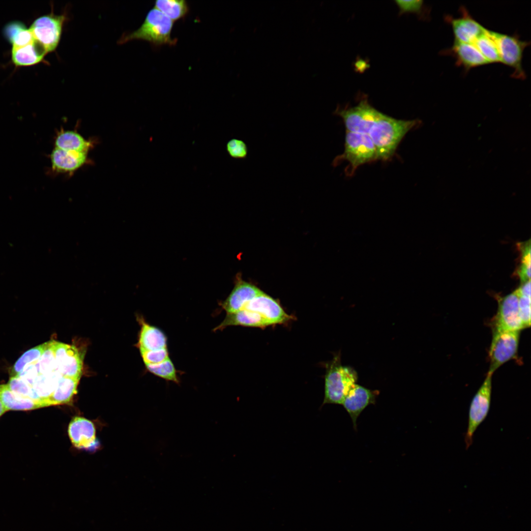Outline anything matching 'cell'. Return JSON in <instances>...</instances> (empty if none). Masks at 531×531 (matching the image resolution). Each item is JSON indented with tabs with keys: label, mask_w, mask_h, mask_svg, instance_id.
Segmentation results:
<instances>
[{
	"label": "cell",
	"mask_w": 531,
	"mask_h": 531,
	"mask_svg": "<svg viewBox=\"0 0 531 531\" xmlns=\"http://www.w3.org/2000/svg\"><path fill=\"white\" fill-rule=\"evenodd\" d=\"M334 114L342 118L347 130L368 136L376 148L378 159L384 160L391 157L406 134L421 123L418 119L390 117L375 109L366 99L354 107H338Z\"/></svg>",
	"instance_id": "obj_1"
},
{
	"label": "cell",
	"mask_w": 531,
	"mask_h": 531,
	"mask_svg": "<svg viewBox=\"0 0 531 531\" xmlns=\"http://www.w3.org/2000/svg\"><path fill=\"white\" fill-rule=\"evenodd\" d=\"M324 377V396L323 405L325 404L341 405L351 389L356 384L358 376L352 367L343 366L340 354H335L333 359L326 363Z\"/></svg>",
	"instance_id": "obj_2"
},
{
	"label": "cell",
	"mask_w": 531,
	"mask_h": 531,
	"mask_svg": "<svg viewBox=\"0 0 531 531\" xmlns=\"http://www.w3.org/2000/svg\"><path fill=\"white\" fill-rule=\"evenodd\" d=\"M377 159L376 148L368 136L347 130L344 151L334 158L332 165L336 167L343 161H348L346 174L350 176L359 166Z\"/></svg>",
	"instance_id": "obj_3"
},
{
	"label": "cell",
	"mask_w": 531,
	"mask_h": 531,
	"mask_svg": "<svg viewBox=\"0 0 531 531\" xmlns=\"http://www.w3.org/2000/svg\"><path fill=\"white\" fill-rule=\"evenodd\" d=\"M174 22L161 12L153 8L148 13L141 26L123 38V42L132 39L147 41L153 45H174L176 39L171 38Z\"/></svg>",
	"instance_id": "obj_4"
},
{
	"label": "cell",
	"mask_w": 531,
	"mask_h": 531,
	"mask_svg": "<svg viewBox=\"0 0 531 531\" xmlns=\"http://www.w3.org/2000/svg\"><path fill=\"white\" fill-rule=\"evenodd\" d=\"M493 373L488 374L470 404L468 424L465 435L466 449L472 444L474 434L487 417L490 410L492 395Z\"/></svg>",
	"instance_id": "obj_5"
},
{
	"label": "cell",
	"mask_w": 531,
	"mask_h": 531,
	"mask_svg": "<svg viewBox=\"0 0 531 531\" xmlns=\"http://www.w3.org/2000/svg\"><path fill=\"white\" fill-rule=\"evenodd\" d=\"M494 40L499 51L501 62L512 68V76L518 79L526 77L522 65V60L525 49L530 44L527 41L521 40L517 35H510L489 30Z\"/></svg>",
	"instance_id": "obj_6"
},
{
	"label": "cell",
	"mask_w": 531,
	"mask_h": 531,
	"mask_svg": "<svg viewBox=\"0 0 531 531\" xmlns=\"http://www.w3.org/2000/svg\"><path fill=\"white\" fill-rule=\"evenodd\" d=\"M520 331L493 330L489 349V370L494 372L517 354Z\"/></svg>",
	"instance_id": "obj_7"
},
{
	"label": "cell",
	"mask_w": 531,
	"mask_h": 531,
	"mask_svg": "<svg viewBox=\"0 0 531 531\" xmlns=\"http://www.w3.org/2000/svg\"><path fill=\"white\" fill-rule=\"evenodd\" d=\"M65 17L53 13L40 16L30 27L34 38L42 45L47 53L57 47L61 35Z\"/></svg>",
	"instance_id": "obj_8"
},
{
	"label": "cell",
	"mask_w": 531,
	"mask_h": 531,
	"mask_svg": "<svg viewBox=\"0 0 531 531\" xmlns=\"http://www.w3.org/2000/svg\"><path fill=\"white\" fill-rule=\"evenodd\" d=\"M524 329L519 309V297L515 290L500 298L493 319V330L521 331Z\"/></svg>",
	"instance_id": "obj_9"
},
{
	"label": "cell",
	"mask_w": 531,
	"mask_h": 531,
	"mask_svg": "<svg viewBox=\"0 0 531 531\" xmlns=\"http://www.w3.org/2000/svg\"><path fill=\"white\" fill-rule=\"evenodd\" d=\"M243 309L258 313L270 325L287 324L295 319L284 311L278 301L263 291L250 301Z\"/></svg>",
	"instance_id": "obj_10"
},
{
	"label": "cell",
	"mask_w": 531,
	"mask_h": 531,
	"mask_svg": "<svg viewBox=\"0 0 531 531\" xmlns=\"http://www.w3.org/2000/svg\"><path fill=\"white\" fill-rule=\"evenodd\" d=\"M54 347L57 368L61 375L80 379L83 358L77 347L56 341Z\"/></svg>",
	"instance_id": "obj_11"
},
{
	"label": "cell",
	"mask_w": 531,
	"mask_h": 531,
	"mask_svg": "<svg viewBox=\"0 0 531 531\" xmlns=\"http://www.w3.org/2000/svg\"><path fill=\"white\" fill-rule=\"evenodd\" d=\"M378 391L356 384L345 397L341 405L350 415L355 430L358 417L368 406L375 403Z\"/></svg>",
	"instance_id": "obj_12"
},
{
	"label": "cell",
	"mask_w": 531,
	"mask_h": 531,
	"mask_svg": "<svg viewBox=\"0 0 531 531\" xmlns=\"http://www.w3.org/2000/svg\"><path fill=\"white\" fill-rule=\"evenodd\" d=\"M262 292L256 286L238 277L229 295L220 302L219 305L226 314L234 313L243 309L250 301Z\"/></svg>",
	"instance_id": "obj_13"
},
{
	"label": "cell",
	"mask_w": 531,
	"mask_h": 531,
	"mask_svg": "<svg viewBox=\"0 0 531 531\" xmlns=\"http://www.w3.org/2000/svg\"><path fill=\"white\" fill-rule=\"evenodd\" d=\"M462 12L461 17L454 18L448 16L446 20L451 26L455 41L473 43L484 33L486 29L470 15L464 8Z\"/></svg>",
	"instance_id": "obj_14"
},
{
	"label": "cell",
	"mask_w": 531,
	"mask_h": 531,
	"mask_svg": "<svg viewBox=\"0 0 531 531\" xmlns=\"http://www.w3.org/2000/svg\"><path fill=\"white\" fill-rule=\"evenodd\" d=\"M72 443L78 448H90L96 442L95 429L93 423L83 417L72 419L68 428Z\"/></svg>",
	"instance_id": "obj_15"
},
{
	"label": "cell",
	"mask_w": 531,
	"mask_h": 531,
	"mask_svg": "<svg viewBox=\"0 0 531 531\" xmlns=\"http://www.w3.org/2000/svg\"><path fill=\"white\" fill-rule=\"evenodd\" d=\"M141 329L138 347L140 352L157 351L168 349L167 337L159 328L139 318Z\"/></svg>",
	"instance_id": "obj_16"
},
{
	"label": "cell",
	"mask_w": 531,
	"mask_h": 531,
	"mask_svg": "<svg viewBox=\"0 0 531 531\" xmlns=\"http://www.w3.org/2000/svg\"><path fill=\"white\" fill-rule=\"evenodd\" d=\"M446 52L455 58L457 64L467 70L489 63L473 43L454 41Z\"/></svg>",
	"instance_id": "obj_17"
},
{
	"label": "cell",
	"mask_w": 531,
	"mask_h": 531,
	"mask_svg": "<svg viewBox=\"0 0 531 531\" xmlns=\"http://www.w3.org/2000/svg\"><path fill=\"white\" fill-rule=\"evenodd\" d=\"M87 155V153L67 151L55 147L50 155L52 169L58 173H73L86 163Z\"/></svg>",
	"instance_id": "obj_18"
},
{
	"label": "cell",
	"mask_w": 531,
	"mask_h": 531,
	"mask_svg": "<svg viewBox=\"0 0 531 531\" xmlns=\"http://www.w3.org/2000/svg\"><path fill=\"white\" fill-rule=\"evenodd\" d=\"M231 326H241L264 328L270 326L268 323L258 313L246 310L226 314L223 321L213 329V331L223 330Z\"/></svg>",
	"instance_id": "obj_19"
},
{
	"label": "cell",
	"mask_w": 531,
	"mask_h": 531,
	"mask_svg": "<svg viewBox=\"0 0 531 531\" xmlns=\"http://www.w3.org/2000/svg\"><path fill=\"white\" fill-rule=\"evenodd\" d=\"M47 51L35 39L21 47H12L11 59L16 66H27L39 63L47 54Z\"/></svg>",
	"instance_id": "obj_20"
},
{
	"label": "cell",
	"mask_w": 531,
	"mask_h": 531,
	"mask_svg": "<svg viewBox=\"0 0 531 531\" xmlns=\"http://www.w3.org/2000/svg\"><path fill=\"white\" fill-rule=\"evenodd\" d=\"M55 147L67 151L87 153L91 146L90 141L86 140L75 131L61 130L57 135Z\"/></svg>",
	"instance_id": "obj_21"
},
{
	"label": "cell",
	"mask_w": 531,
	"mask_h": 531,
	"mask_svg": "<svg viewBox=\"0 0 531 531\" xmlns=\"http://www.w3.org/2000/svg\"><path fill=\"white\" fill-rule=\"evenodd\" d=\"M80 379L61 376L51 395L46 401L47 407L69 403L76 393Z\"/></svg>",
	"instance_id": "obj_22"
},
{
	"label": "cell",
	"mask_w": 531,
	"mask_h": 531,
	"mask_svg": "<svg viewBox=\"0 0 531 531\" xmlns=\"http://www.w3.org/2000/svg\"><path fill=\"white\" fill-rule=\"evenodd\" d=\"M0 399L7 411H28L44 407L40 402L15 393L6 384H0Z\"/></svg>",
	"instance_id": "obj_23"
},
{
	"label": "cell",
	"mask_w": 531,
	"mask_h": 531,
	"mask_svg": "<svg viewBox=\"0 0 531 531\" xmlns=\"http://www.w3.org/2000/svg\"><path fill=\"white\" fill-rule=\"evenodd\" d=\"M3 34L12 47L14 48L27 45L34 39L30 29L19 21L11 22L6 25Z\"/></svg>",
	"instance_id": "obj_24"
},
{
	"label": "cell",
	"mask_w": 531,
	"mask_h": 531,
	"mask_svg": "<svg viewBox=\"0 0 531 531\" xmlns=\"http://www.w3.org/2000/svg\"><path fill=\"white\" fill-rule=\"evenodd\" d=\"M61 376L57 370L51 373L40 374L35 379L32 387L45 407L46 401L54 392Z\"/></svg>",
	"instance_id": "obj_25"
},
{
	"label": "cell",
	"mask_w": 531,
	"mask_h": 531,
	"mask_svg": "<svg viewBox=\"0 0 531 531\" xmlns=\"http://www.w3.org/2000/svg\"><path fill=\"white\" fill-rule=\"evenodd\" d=\"M154 8L173 22L183 18L189 12L188 4L184 0H157Z\"/></svg>",
	"instance_id": "obj_26"
},
{
	"label": "cell",
	"mask_w": 531,
	"mask_h": 531,
	"mask_svg": "<svg viewBox=\"0 0 531 531\" xmlns=\"http://www.w3.org/2000/svg\"><path fill=\"white\" fill-rule=\"evenodd\" d=\"M49 342L34 347L24 353L16 361L10 372V377L19 375L25 368L35 364L47 347Z\"/></svg>",
	"instance_id": "obj_27"
},
{
	"label": "cell",
	"mask_w": 531,
	"mask_h": 531,
	"mask_svg": "<svg viewBox=\"0 0 531 531\" xmlns=\"http://www.w3.org/2000/svg\"><path fill=\"white\" fill-rule=\"evenodd\" d=\"M473 44L489 63L501 62L497 45L491 36L489 30L486 29L484 33L479 37Z\"/></svg>",
	"instance_id": "obj_28"
},
{
	"label": "cell",
	"mask_w": 531,
	"mask_h": 531,
	"mask_svg": "<svg viewBox=\"0 0 531 531\" xmlns=\"http://www.w3.org/2000/svg\"><path fill=\"white\" fill-rule=\"evenodd\" d=\"M145 366L150 373L157 377L179 384L177 370L171 358L158 364H147Z\"/></svg>",
	"instance_id": "obj_29"
},
{
	"label": "cell",
	"mask_w": 531,
	"mask_h": 531,
	"mask_svg": "<svg viewBox=\"0 0 531 531\" xmlns=\"http://www.w3.org/2000/svg\"><path fill=\"white\" fill-rule=\"evenodd\" d=\"M6 384L12 391L18 395L40 402L45 407L33 387L19 377H10Z\"/></svg>",
	"instance_id": "obj_30"
},
{
	"label": "cell",
	"mask_w": 531,
	"mask_h": 531,
	"mask_svg": "<svg viewBox=\"0 0 531 531\" xmlns=\"http://www.w3.org/2000/svg\"><path fill=\"white\" fill-rule=\"evenodd\" d=\"M54 341H49L47 347L36 363L39 375L48 374L57 370L54 353Z\"/></svg>",
	"instance_id": "obj_31"
},
{
	"label": "cell",
	"mask_w": 531,
	"mask_h": 531,
	"mask_svg": "<svg viewBox=\"0 0 531 531\" xmlns=\"http://www.w3.org/2000/svg\"><path fill=\"white\" fill-rule=\"evenodd\" d=\"M226 150L231 157L237 159L246 158L248 152L246 144L236 138H233L227 142Z\"/></svg>",
	"instance_id": "obj_32"
},
{
	"label": "cell",
	"mask_w": 531,
	"mask_h": 531,
	"mask_svg": "<svg viewBox=\"0 0 531 531\" xmlns=\"http://www.w3.org/2000/svg\"><path fill=\"white\" fill-rule=\"evenodd\" d=\"M518 295L520 316L525 328L531 325V296Z\"/></svg>",
	"instance_id": "obj_33"
},
{
	"label": "cell",
	"mask_w": 531,
	"mask_h": 531,
	"mask_svg": "<svg viewBox=\"0 0 531 531\" xmlns=\"http://www.w3.org/2000/svg\"><path fill=\"white\" fill-rule=\"evenodd\" d=\"M145 364H156L170 358L168 349L141 352Z\"/></svg>",
	"instance_id": "obj_34"
},
{
	"label": "cell",
	"mask_w": 531,
	"mask_h": 531,
	"mask_svg": "<svg viewBox=\"0 0 531 531\" xmlns=\"http://www.w3.org/2000/svg\"><path fill=\"white\" fill-rule=\"evenodd\" d=\"M401 12H419L423 5V1L420 0H396Z\"/></svg>",
	"instance_id": "obj_35"
},
{
	"label": "cell",
	"mask_w": 531,
	"mask_h": 531,
	"mask_svg": "<svg viewBox=\"0 0 531 531\" xmlns=\"http://www.w3.org/2000/svg\"><path fill=\"white\" fill-rule=\"evenodd\" d=\"M38 375L39 373L35 364L28 366L17 376L32 386Z\"/></svg>",
	"instance_id": "obj_36"
},
{
	"label": "cell",
	"mask_w": 531,
	"mask_h": 531,
	"mask_svg": "<svg viewBox=\"0 0 531 531\" xmlns=\"http://www.w3.org/2000/svg\"><path fill=\"white\" fill-rule=\"evenodd\" d=\"M516 272L522 283L530 280L531 263L521 262L520 265L516 269Z\"/></svg>",
	"instance_id": "obj_37"
},
{
	"label": "cell",
	"mask_w": 531,
	"mask_h": 531,
	"mask_svg": "<svg viewBox=\"0 0 531 531\" xmlns=\"http://www.w3.org/2000/svg\"><path fill=\"white\" fill-rule=\"evenodd\" d=\"M7 411L2 401L0 399V416L4 413Z\"/></svg>",
	"instance_id": "obj_38"
}]
</instances>
